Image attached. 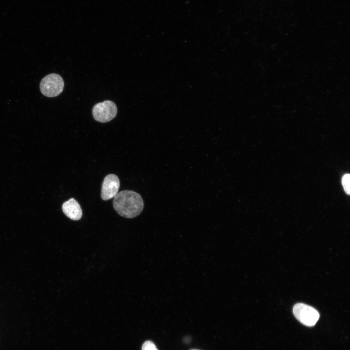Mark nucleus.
I'll return each mask as SVG.
<instances>
[{"mask_svg":"<svg viewBox=\"0 0 350 350\" xmlns=\"http://www.w3.org/2000/svg\"><path fill=\"white\" fill-rule=\"evenodd\" d=\"M120 186L118 177L114 174H109L103 182L101 196L103 200L112 198L118 193Z\"/></svg>","mask_w":350,"mask_h":350,"instance_id":"nucleus-5","label":"nucleus"},{"mask_svg":"<svg viewBox=\"0 0 350 350\" xmlns=\"http://www.w3.org/2000/svg\"><path fill=\"white\" fill-rule=\"evenodd\" d=\"M350 175L349 174H345L342 178V183L345 192L349 194L350 193Z\"/></svg>","mask_w":350,"mask_h":350,"instance_id":"nucleus-7","label":"nucleus"},{"mask_svg":"<svg viewBox=\"0 0 350 350\" xmlns=\"http://www.w3.org/2000/svg\"><path fill=\"white\" fill-rule=\"evenodd\" d=\"M113 205L120 215L126 218L138 216L144 207L141 196L137 192L129 190L117 193L114 197Z\"/></svg>","mask_w":350,"mask_h":350,"instance_id":"nucleus-1","label":"nucleus"},{"mask_svg":"<svg viewBox=\"0 0 350 350\" xmlns=\"http://www.w3.org/2000/svg\"><path fill=\"white\" fill-rule=\"evenodd\" d=\"M197 350V349H192V350Z\"/></svg>","mask_w":350,"mask_h":350,"instance_id":"nucleus-9","label":"nucleus"},{"mask_svg":"<svg viewBox=\"0 0 350 350\" xmlns=\"http://www.w3.org/2000/svg\"><path fill=\"white\" fill-rule=\"evenodd\" d=\"M293 313L301 323L308 327L315 325L320 316L319 313L315 308L301 303L294 305Z\"/></svg>","mask_w":350,"mask_h":350,"instance_id":"nucleus-3","label":"nucleus"},{"mask_svg":"<svg viewBox=\"0 0 350 350\" xmlns=\"http://www.w3.org/2000/svg\"><path fill=\"white\" fill-rule=\"evenodd\" d=\"M64 81L61 76L56 73H51L44 77L40 83L41 93L48 97L59 95L63 91Z\"/></svg>","mask_w":350,"mask_h":350,"instance_id":"nucleus-2","label":"nucleus"},{"mask_svg":"<svg viewBox=\"0 0 350 350\" xmlns=\"http://www.w3.org/2000/svg\"><path fill=\"white\" fill-rule=\"evenodd\" d=\"M117 113L115 104L111 101L106 100L96 104L92 108V115L97 122H106L114 119Z\"/></svg>","mask_w":350,"mask_h":350,"instance_id":"nucleus-4","label":"nucleus"},{"mask_svg":"<svg viewBox=\"0 0 350 350\" xmlns=\"http://www.w3.org/2000/svg\"><path fill=\"white\" fill-rule=\"evenodd\" d=\"M142 350H158L155 344L151 341H145L142 345Z\"/></svg>","mask_w":350,"mask_h":350,"instance_id":"nucleus-8","label":"nucleus"},{"mask_svg":"<svg viewBox=\"0 0 350 350\" xmlns=\"http://www.w3.org/2000/svg\"><path fill=\"white\" fill-rule=\"evenodd\" d=\"M64 214L70 219L77 221L82 216V210L78 202L74 198H70L62 205Z\"/></svg>","mask_w":350,"mask_h":350,"instance_id":"nucleus-6","label":"nucleus"}]
</instances>
